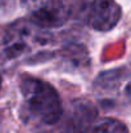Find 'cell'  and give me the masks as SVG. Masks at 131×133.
Instances as JSON below:
<instances>
[{
  "instance_id": "3",
  "label": "cell",
  "mask_w": 131,
  "mask_h": 133,
  "mask_svg": "<svg viewBox=\"0 0 131 133\" xmlns=\"http://www.w3.org/2000/svg\"><path fill=\"white\" fill-rule=\"evenodd\" d=\"M28 19L41 29H57L70 17L67 0H22Z\"/></svg>"
},
{
  "instance_id": "6",
  "label": "cell",
  "mask_w": 131,
  "mask_h": 133,
  "mask_svg": "<svg viewBox=\"0 0 131 133\" xmlns=\"http://www.w3.org/2000/svg\"><path fill=\"white\" fill-rule=\"evenodd\" d=\"M86 133H129V131L121 122L105 118L94 123Z\"/></svg>"
},
{
  "instance_id": "2",
  "label": "cell",
  "mask_w": 131,
  "mask_h": 133,
  "mask_svg": "<svg viewBox=\"0 0 131 133\" xmlns=\"http://www.w3.org/2000/svg\"><path fill=\"white\" fill-rule=\"evenodd\" d=\"M23 114L28 120L43 124H55L63 115L59 94L46 82L26 78L21 83Z\"/></svg>"
},
{
  "instance_id": "5",
  "label": "cell",
  "mask_w": 131,
  "mask_h": 133,
  "mask_svg": "<svg viewBox=\"0 0 131 133\" xmlns=\"http://www.w3.org/2000/svg\"><path fill=\"white\" fill-rule=\"evenodd\" d=\"M95 115H96V111L90 102H87L85 99L73 101L70 105L67 114L64 115L66 127L68 132L86 133L89 128L93 125Z\"/></svg>"
},
{
  "instance_id": "9",
  "label": "cell",
  "mask_w": 131,
  "mask_h": 133,
  "mask_svg": "<svg viewBox=\"0 0 131 133\" xmlns=\"http://www.w3.org/2000/svg\"><path fill=\"white\" fill-rule=\"evenodd\" d=\"M0 89H1V76H0Z\"/></svg>"
},
{
  "instance_id": "8",
  "label": "cell",
  "mask_w": 131,
  "mask_h": 133,
  "mask_svg": "<svg viewBox=\"0 0 131 133\" xmlns=\"http://www.w3.org/2000/svg\"><path fill=\"white\" fill-rule=\"evenodd\" d=\"M127 90H129V94H130V97H131V83L129 84V87H127Z\"/></svg>"
},
{
  "instance_id": "10",
  "label": "cell",
  "mask_w": 131,
  "mask_h": 133,
  "mask_svg": "<svg viewBox=\"0 0 131 133\" xmlns=\"http://www.w3.org/2000/svg\"><path fill=\"white\" fill-rule=\"evenodd\" d=\"M0 50H1V53H3V48H1V46H0Z\"/></svg>"
},
{
  "instance_id": "1",
  "label": "cell",
  "mask_w": 131,
  "mask_h": 133,
  "mask_svg": "<svg viewBox=\"0 0 131 133\" xmlns=\"http://www.w3.org/2000/svg\"><path fill=\"white\" fill-rule=\"evenodd\" d=\"M51 35L30 19H21L8 27L3 36V54L8 59L32 61L46 52Z\"/></svg>"
},
{
  "instance_id": "7",
  "label": "cell",
  "mask_w": 131,
  "mask_h": 133,
  "mask_svg": "<svg viewBox=\"0 0 131 133\" xmlns=\"http://www.w3.org/2000/svg\"><path fill=\"white\" fill-rule=\"evenodd\" d=\"M14 8V0H0V12H10Z\"/></svg>"
},
{
  "instance_id": "4",
  "label": "cell",
  "mask_w": 131,
  "mask_h": 133,
  "mask_svg": "<svg viewBox=\"0 0 131 133\" xmlns=\"http://www.w3.org/2000/svg\"><path fill=\"white\" fill-rule=\"evenodd\" d=\"M121 18V8L113 0H94L89 8L87 21L94 30L109 31Z\"/></svg>"
}]
</instances>
